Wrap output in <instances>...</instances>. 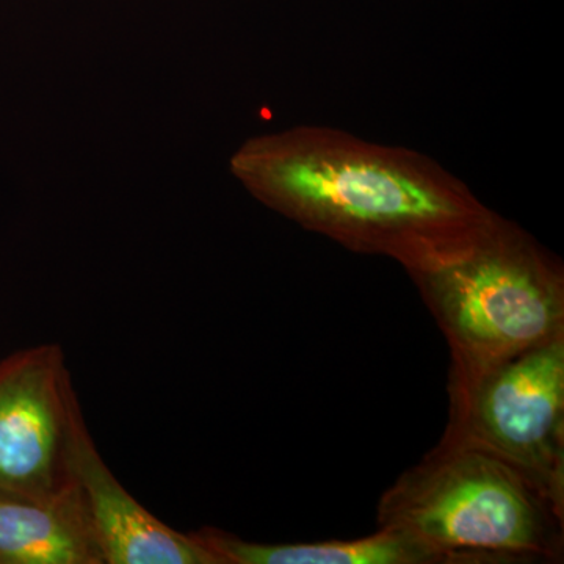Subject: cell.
<instances>
[{"label": "cell", "instance_id": "1", "mask_svg": "<svg viewBox=\"0 0 564 564\" xmlns=\"http://www.w3.org/2000/svg\"><path fill=\"white\" fill-rule=\"evenodd\" d=\"M229 170L306 231L392 259L408 274L463 258L502 217L429 155L326 126L251 137Z\"/></svg>", "mask_w": 564, "mask_h": 564}, {"label": "cell", "instance_id": "6", "mask_svg": "<svg viewBox=\"0 0 564 564\" xmlns=\"http://www.w3.org/2000/svg\"><path fill=\"white\" fill-rule=\"evenodd\" d=\"M65 463L104 563L218 564L195 534L163 524L126 491L93 443L77 397L69 410Z\"/></svg>", "mask_w": 564, "mask_h": 564}, {"label": "cell", "instance_id": "2", "mask_svg": "<svg viewBox=\"0 0 564 564\" xmlns=\"http://www.w3.org/2000/svg\"><path fill=\"white\" fill-rule=\"evenodd\" d=\"M378 527L436 564L562 562L564 511L510 464L441 440L378 502Z\"/></svg>", "mask_w": 564, "mask_h": 564}, {"label": "cell", "instance_id": "3", "mask_svg": "<svg viewBox=\"0 0 564 564\" xmlns=\"http://www.w3.org/2000/svg\"><path fill=\"white\" fill-rule=\"evenodd\" d=\"M451 348V372L485 369L564 334L563 263L514 221L463 258L410 274Z\"/></svg>", "mask_w": 564, "mask_h": 564}, {"label": "cell", "instance_id": "5", "mask_svg": "<svg viewBox=\"0 0 564 564\" xmlns=\"http://www.w3.org/2000/svg\"><path fill=\"white\" fill-rule=\"evenodd\" d=\"M76 397L57 344L0 361V494L44 500L69 484L66 436Z\"/></svg>", "mask_w": 564, "mask_h": 564}, {"label": "cell", "instance_id": "7", "mask_svg": "<svg viewBox=\"0 0 564 564\" xmlns=\"http://www.w3.org/2000/svg\"><path fill=\"white\" fill-rule=\"evenodd\" d=\"M77 486L44 500L0 494V564H102Z\"/></svg>", "mask_w": 564, "mask_h": 564}, {"label": "cell", "instance_id": "4", "mask_svg": "<svg viewBox=\"0 0 564 564\" xmlns=\"http://www.w3.org/2000/svg\"><path fill=\"white\" fill-rule=\"evenodd\" d=\"M441 440L496 456L564 511V334L502 362L448 373Z\"/></svg>", "mask_w": 564, "mask_h": 564}, {"label": "cell", "instance_id": "8", "mask_svg": "<svg viewBox=\"0 0 564 564\" xmlns=\"http://www.w3.org/2000/svg\"><path fill=\"white\" fill-rule=\"evenodd\" d=\"M218 564H436L421 545L392 529L356 540L262 544L223 530L193 532Z\"/></svg>", "mask_w": 564, "mask_h": 564}]
</instances>
